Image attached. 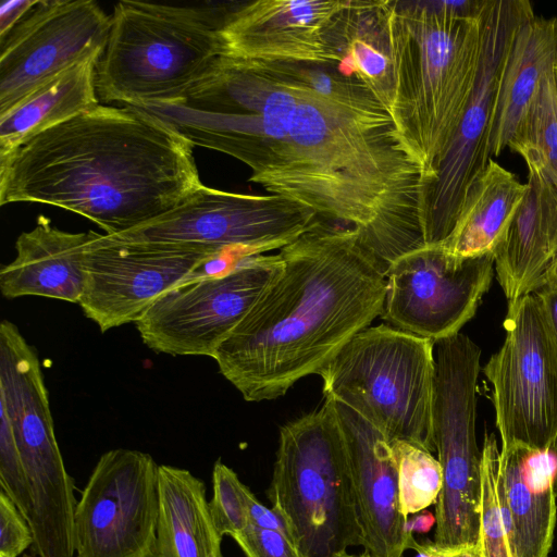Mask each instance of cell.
<instances>
[{
  "label": "cell",
  "mask_w": 557,
  "mask_h": 557,
  "mask_svg": "<svg viewBox=\"0 0 557 557\" xmlns=\"http://www.w3.org/2000/svg\"><path fill=\"white\" fill-rule=\"evenodd\" d=\"M201 147L319 218L358 228L388 264L424 244L421 168L384 107H352L296 89L222 55L185 95Z\"/></svg>",
  "instance_id": "obj_1"
},
{
  "label": "cell",
  "mask_w": 557,
  "mask_h": 557,
  "mask_svg": "<svg viewBox=\"0 0 557 557\" xmlns=\"http://www.w3.org/2000/svg\"><path fill=\"white\" fill-rule=\"evenodd\" d=\"M278 253L281 268L213 357L247 401L319 374L385 298V267L356 227L318 218Z\"/></svg>",
  "instance_id": "obj_2"
},
{
  "label": "cell",
  "mask_w": 557,
  "mask_h": 557,
  "mask_svg": "<svg viewBox=\"0 0 557 557\" xmlns=\"http://www.w3.org/2000/svg\"><path fill=\"white\" fill-rule=\"evenodd\" d=\"M193 147L143 109L98 104L0 159V205L55 206L116 235L166 213L203 185Z\"/></svg>",
  "instance_id": "obj_3"
},
{
  "label": "cell",
  "mask_w": 557,
  "mask_h": 557,
  "mask_svg": "<svg viewBox=\"0 0 557 557\" xmlns=\"http://www.w3.org/2000/svg\"><path fill=\"white\" fill-rule=\"evenodd\" d=\"M486 3L387 0L391 116L421 168L426 191L474 86Z\"/></svg>",
  "instance_id": "obj_4"
},
{
  "label": "cell",
  "mask_w": 557,
  "mask_h": 557,
  "mask_svg": "<svg viewBox=\"0 0 557 557\" xmlns=\"http://www.w3.org/2000/svg\"><path fill=\"white\" fill-rule=\"evenodd\" d=\"M228 10L123 0L97 64L100 100L147 107L181 100L224 54Z\"/></svg>",
  "instance_id": "obj_5"
},
{
  "label": "cell",
  "mask_w": 557,
  "mask_h": 557,
  "mask_svg": "<svg viewBox=\"0 0 557 557\" xmlns=\"http://www.w3.org/2000/svg\"><path fill=\"white\" fill-rule=\"evenodd\" d=\"M267 495L301 557H341L349 546H362L332 398L281 428Z\"/></svg>",
  "instance_id": "obj_6"
},
{
  "label": "cell",
  "mask_w": 557,
  "mask_h": 557,
  "mask_svg": "<svg viewBox=\"0 0 557 557\" xmlns=\"http://www.w3.org/2000/svg\"><path fill=\"white\" fill-rule=\"evenodd\" d=\"M432 339L381 324L355 335L319 372L324 398L359 413L389 443L434 451Z\"/></svg>",
  "instance_id": "obj_7"
},
{
  "label": "cell",
  "mask_w": 557,
  "mask_h": 557,
  "mask_svg": "<svg viewBox=\"0 0 557 557\" xmlns=\"http://www.w3.org/2000/svg\"><path fill=\"white\" fill-rule=\"evenodd\" d=\"M433 442L443 483L435 503L434 542L476 546L480 531L481 451L475 438L480 347L465 334L434 344Z\"/></svg>",
  "instance_id": "obj_8"
},
{
  "label": "cell",
  "mask_w": 557,
  "mask_h": 557,
  "mask_svg": "<svg viewBox=\"0 0 557 557\" xmlns=\"http://www.w3.org/2000/svg\"><path fill=\"white\" fill-rule=\"evenodd\" d=\"M319 216L277 195H250L201 185L183 202L129 231L120 243L172 246L216 259L263 255L296 239Z\"/></svg>",
  "instance_id": "obj_9"
},
{
  "label": "cell",
  "mask_w": 557,
  "mask_h": 557,
  "mask_svg": "<svg viewBox=\"0 0 557 557\" xmlns=\"http://www.w3.org/2000/svg\"><path fill=\"white\" fill-rule=\"evenodd\" d=\"M534 15L527 0H487L474 86L426 191L424 244H441L450 235L469 188L492 159L490 141L502 76L519 29Z\"/></svg>",
  "instance_id": "obj_10"
},
{
  "label": "cell",
  "mask_w": 557,
  "mask_h": 557,
  "mask_svg": "<svg viewBox=\"0 0 557 557\" xmlns=\"http://www.w3.org/2000/svg\"><path fill=\"white\" fill-rule=\"evenodd\" d=\"M505 341L483 368L502 447L550 449L557 436V339L537 296L508 302Z\"/></svg>",
  "instance_id": "obj_11"
},
{
  "label": "cell",
  "mask_w": 557,
  "mask_h": 557,
  "mask_svg": "<svg viewBox=\"0 0 557 557\" xmlns=\"http://www.w3.org/2000/svg\"><path fill=\"white\" fill-rule=\"evenodd\" d=\"M281 263L278 252L244 256L221 271L181 283L135 322L143 342L156 352L213 358Z\"/></svg>",
  "instance_id": "obj_12"
},
{
  "label": "cell",
  "mask_w": 557,
  "mask_h": 557,
  "mask_svg": "<svg viewBox=\"0 0 557 557\" xmlns=\"http://www.w3.org/2000/svg\"><path fill=\"white\" fill-rule=\"evenodd\" d=\"M493 270L494 255L462 258L442 243L423 244L386 267L380 317L433 342L454 336L475 314Z\"/></svg>",
  "instance_id": "obj_13"
},
{
  "label": "cell",
  "mask_w": 557,
  "mask_h": 557,
  "mask_svg": "<svg viewBox=\"0 0 557 557\" xmlns=\"http://www.w3.org/2000/svg\"><path fill=\"white\" fill-rule=\"evenodd\" d=\"M159 508V465L153 458L135 449L108 450L76 505V557H152Z\"/></svg>",
  "instance_id": "obj_14"
},
{
  "label": "cell",
  "mask_w": 557,
  "mask_h": 557,
  "mask_svg": "<svg viewBox=\"0 0 557 557\" xmlns=\"http://www.w3.org/2000/svg\"><path fill=\"white\" fill-rule=\"evenodd\" d=\"M111 25L92 0H39L0 39V115L76 63L101 57Z\"/></svg>",
  "instance_id": "obj_15"
},
{
  "label": "cell",
  "mask_w": 557,
  "mask_h": 557,
  "mask_svg": "<svg viewBox=\"0 0 557 557\" xmlns=\"http://www.w3.org/2000/svg\"><path fill=\"white\" fill-rule=\"evenodd\" d=\"M215 260L201 251L120 243L96 233L86 246V284L78 305L102 333L135 323L160 296L202 274L199 270Z\"/></svg>",
  "instance_id": "obj_16"
},
{
  "label": "cell",
  "mask_w": 557,
  "mask_h": 557,
  "mask_svg": "<svg viewBox=\"0 0 557 557\" xmlns=\"http://www.w3.org/2000/svg\"><path fill=\"white\" fill-rule=\"evenodd\" d=\"M346 0H257L228 10L224 54L252 62L338 66L335 27Z\"/></svg>",
  "instance_id": "obj_17"
},
{
  "label": "cell",
  "mask_w": 557,
  "mask_h": 557,
  "mask_svg": "<svg viewBox=\"0 0 557 557\" xmlns=\"http://www.w3.org/2000/svg\"><path fill=\"white\" fill-rule=\"evenodd\" d=\"M0 408L8 414L29 494L50 499L73 483L55 438L37 352L9 320L0 324Z\"/></svg>",
  "instance_id": "obj_18"
},
{
  "label": "cell",
  "mask_w": 557,
  "mask_h": 557,
  "mask_svg": "<svg viewBox=\"0 0 557 557\" xmlns=\"http://www.w3.org/2000/svg\"><path fill=\"white\" fill-rule=\"evenodd\" d=\"M334 403L346 444L362 547L374 557H403L417 541L407 532L391 443L351 408Z\"/></svg>",
  "instance_id": "obj_19"
},
{
  "label": "cell",
  "mask_w": 557,
  "mask_h": 557,
  "mask_svg": "<svg viewBox=\"0 0 557 557\" xmlns=\"http://www.w3.org/2000/svg\"><path fill=\"white\" fill-rule=\"evenodd\" d=\"M527 191L494 253L497 281L508 300L545 286L557 260V187L527 164Z\"/></svg>",
  "instance_id": "obj_20"
},
{
  "label": "cell",
  "mask_w": 557,
  "mask_h": 557,
  "mask_svg": "<svg viewBox=\"0 0 557 557\" xmlns=\"http://www.w3.org/2000/svg\"><path fill=\"white\" fill-rule=\"evenodd\" d=\"M96 232L70 233L39 215L15 242L14 260L0 270L7 299L41 296L78 304L86 284L85 251Z\"/></svg>",
  "instance_id": "obj_21"
},
{
  "label": "cell",
  "mask_w": 557,
  "mask_h": 557,
  "mask_svg": "<svg viewBox=\"0 0 557 557\" xmlns=\"http://www.w3.org/2000/svg\"><path fill=\"white\" fill-rule=\"evenodd\" d=\"M552 449L513 444L499 450V487L515 557H548L557 520Z\"/></svg>",
  "instance_id": "obj_22"
},
{
  "label": "cell",
  "mask_w": 557,
  "mask_h": 557,
  "mask_svg": "<svg viewBox=\"0 0 557 557\" xmlns=\"http://www.w3.org/2000/svg\"><path fill=\"white\" fill-rule=\"evenodd\" d=\"M557 64V17L533 16L519 29L509 53L494 111L490 151L508 146L543 77Z\"/></svg>",
  "instance_id": "obj_23"
},
{
  "label": "cell",
  "mask_w": 557,
  "mask_h": 557,
  "mask_svg": "<svg viewBox=\"0 0 557 557\" xmlns=\"http://www.w3.org/2000/svg\"><path fill=\"white\" fill-rule=\"evenodd\" d=\"M159 492L152 557H223V536L213 523L203 481L186 469L159 465Z\"/></svg>",
  "instance_id": "obj_24"
},
{
  "label": "cell",
  "mask_w": 557,
  "mask_h": 557,
  "mask_svg": "<svg viewBox=\"0 0 557 557\" xmlns=\"http://www.w3.org/2000/svg\"><path fill=\"white\" fill-rule=\"evenodd\" d=\"M100 58L76 63L0 115V159L42 132L99 104L96 71Z\"/></svg>",
  "instance_id": "obj_25"
},
{
  "label": "cell",
  "mask_w": 557,
  "mask_h": 557,
  "mask_svg": "<svg viewBox=\"0 0 557 557\" xmlns=\"http://www.w3.org/2000/svg\"><path fill=\"white\" fill-rule=\"evenodd\" d=\"M510 171L491 159L469 188L450 235L442 244L458 257L494 255L527 191Z\"/></svg>",
  "instance_id": "obj_26"
},
{
  "label": "cell",
  "mask_w": 557,
  "mask_h": 557,
  "mask_svg": "<svg viewBox=\"0 0 557 557\" xmlns=\"http://www.w3.org/2000/svg\"><path fill=\"white\" fill-rule=\"evenodd\" d=\"M387 0H347L337 21L341 72L362 82L391 114L393 70L386 26Z\"/></svg>",
  "instance_id": "obj_27"
},
{
  "label": "cell",
  "mask_w": 557,
  "mask_h": 557,
  "mask_svg": "<svg viewBox=\"0 0 557 557\" xmlns=\"http://www.w3.org/2000/svg\"><path fill=\"white\" fill-rule=\"evenodd\" d=\"M507 148L534 164L557 187V86L543 77Z\"/></svg>",
  "instance_id": "obj_28"
},
{
  "label": "cell",
  "mask_w": 557,
  "mask_h": 557,
  "mask_svg": "<svg viewBox=\"0 0 557 557\" xmlns=\"http://www.w3.org/2000/svg\"><path fill=\"white\" fill-rule=\"evenodd\" d=\"M247 62L271 81L330 101L352 107H384L362 82L344 74L335 65L299 62Z\"/></svg>",
  "instance_id": "obj_29"
},
{
  "label": "cell",
  "mask_w": 557,
  "mask_h": 557,
  "mask_svg": "<svg viewBox=\"0 0 557 557\" xmlns=\"http://www.w3.org/2000/svg\"><path fill=\"white\" fill-rule=\"evenodd\" d=\"M478 548L481 557H515L511 527L499 487V449L484 434L481 450V502Z\"/></svg>",
  "instance_id": "obj_30"
},
{
  "label": "cell",
  "mask_w": 557,
  "mask_h": 557,
  "mask_svg": "<svg viewBox=\"0 0 557 557\" xmlns=\"http://www.w3.org/2000/svg\"><path fill=\"white\" fill-rule=\"evenodd\" d=\"M391 446L398 472L400 506L408 518L436 503L443 483L442 468L425 448L404 441Z\"/></svg>",
  "instance_id": "obj_31"
},
{
  "label": "cell",
  "mask_w": 557,
  "mask_h": 557,
  "mask_svg": "<svg viewBox=\"0 0 557 557\" xmlns=\"http://www.w3.org/2000/svg\"><path fill=\"white\" fill-rule=\"evenodd\" d=\"M212 487L209 509L213 523L222 536L234 537L249 525L246 485L234 470L219 459L213 466Z\"/></svg>",
  "instance_id": "obj_32"
},
{
  "label": "cell",
  "mask_w": 557,
  "mask_h": 557,
  "mask_svg": "<svg viewBox=\"0 0 557 557\" xmlns=\"http://www.w3.org/2000/svg\"><path fill=\"white\" fill-rule=\"evenodd\" d=\"M0 487L28 522L30 500L24 466L12 425L3 408H0Z\"/></svg>",
  "instance_id": "obj_33"
},
{
  "label": "cell",
  "mask_w": 557,
  "mask_h": 557,
  "mask_svg": "<svg viewBox=\"0 0 557 557\" xmlns=\"http://www.w3.org/2000/svg\"><path fill=\"white\" fill-rule=\"evenodd\" d=\"M32 529L11 498L0 490V557H18L33 546Z\"/></svg>",
  "instance_id": "obj_34"
},
{
  "label": "cell",
  "mask_w": 557,
  "mask_h": 557,
  "mask_svg": "<svg viewBox=\"0 0 557 557\" xmlns=\"http://www.w3.org/2000/svg\"><path fill=\"white\" fill-rule=\"evenodd\" d=\"M246 557H301L284 533L249 524L233 537Z\"/></svg>",
  "instance_id": "obj_35"
},
{
  "label": "cell",
  "mask_w": 557,
  "mask_h": 557,
  "mask_svg": "<svg viewBox=\"0 0 557 557\" xmlns=\"http://www.w3.org/2000/svg\"><path fill=\"white\" fill-rule=\"evenodd\" d=\"M245 499L249 524L263 529L275 530L289 537L283 519L271 507L268 508L260 503L248 486L245 488Z\"/></svg>",
  "instance_id": "obj_36"
},
{
  "label": "cell",
  "mask_w": 557,
  "mask_h": 557,
  "mask_svg": "<svg viewBox=\"0 0 557 557\" xmlns=\"http://www.w3.org/2000/svg\"><path fill=\"white\" fill-rule=\"evenodd\" d=\"M39 2V0H9L0 7V39Z\"/></svg>",
  "instance_id": "obj_37"
},
{
  "label": "cell",
  "mask_w": 557,
  "mask_h": 557,
  "mask_svg": "<svg viewBox=\"0 0 557 557\" xmlns=\"http://www.w3.org/2000/svg\"><path fill=\"white\" fill-rule=\"evenodd\" d=\"M473 546H442L435 542L418 543L412 549L417 552L416 557H459Z\"/></svg>",
  "instance_id": "obj_38"
},
{
  "label": "cell",
  "mask_w": 557,
  "mask_h": 557,
  "mask_svg": "<svg viewBox=\"0 0 557 557\" xmlns=\"http://www.w3.org/2000/svg\"><path fill=\"white\" fill-rule=\"evenodd\" d=\"M534 294L537 296L548 324L557 339V288L543 286Z\"/></svg>",
  "instance_id": "obj_39"
},
{
  "label": "cell",
  "mask_w": 557,
  "mask_h": 557,
  "mask_svg": "<svg viewBox=\"0 0 557 557\" xmlns=\"http://www.w3.org/2000/svg\"><path fill=\"white\" fill-rule=\"evenodd\" d=\"M435 515L429 511H420L407 518V532L410 535L413 533H426L435 525Z\"/></svg>",
  "instance_id": "obj_40"
},
{
  "label": "cell",
  "mask_w": 557,
  "mask_h": 557,
  "mask_svg": "<svg viewBox=\"0 0 557 557\" xmlns=\"http://www.w3.org/2000/svg\"><path fill=\"white\" fill-rule=\"evenodd\" d=\"M545 286H550L557 288V260L548 274Z\"/></svg>",
  "instance_id": "obj_41"
},
{
  "label": "cell",
  "mask_w": 557,
  "mask_h": 557,
  "mask_svg": "<svg viewBox=\"0 0 557 557\" xmlns=\"http://www.w3.org/2000/svg\"><path fill=\"white\" fill-rule=\"evenodd\" d=\"M459 557H481L478 545L469 548L463 554H461Z\"/></svg>",
  "instance_id": "obj_42"
},
{
  "label": "cell",
  "mask_w": 557,
  "mask_h": 557,
  "mask_svg": "<svg viewBox=\"0 0 557 557\" xmlns=\"http://www.w3.org/2000/svg\"><path fill=\"white\" fill-rule=\"evenodd\" d=\"M550 449L554 451V454L556 456V460H557V436H556ZM554 490H555V493L557 496V467H556V472H555V478H554Z\"/></svg>",
  "instance_id": "obj_43"
},
{
  "label": "cell",
  "mask_w": 557,
  "mask_h": 557,
  "mask_svg": "<svg viewBox=\"0 0 557 557\" xmlns=\"http://www.w3.org/2000/svg\"><path fill=\"white\" fill-rule=\"evenodd\" d=\"M358 557H374V556L369 554L368 552L363 550V553L361 555H359Z\"/></svg>",
  "instance_id": "obj_44"
},
{
  "label": "cell",
  "mask_w": 557,
  "mask_h": 557,
  "mask_svg": "<svg viewBox=\"0 0 557 557\" xmlns=\"http://www.w3.org/2000/svg\"><path fill=\"white\" fill-rule=\"evenodd\" d=\"M554 75H555V81H556V86H557V64L554 67Z\"/></svg>",
  "instance_id": "obj_45"
},
{
  "label": "cell",
  "mask_w": 557,
  "mask_h": 557,
  "mask_svg": "<svg viewBox=\"0 0 557 557\" xmlns=\"http://www.w3.org/2000/svg\"><path fill=\"white\" fill-rule=\"evenodd\" d=\"M341 557H358V556L350 555V554H345V555H343V556H341Z\"/></svg>",
  "instance_id": "obj_46"
},
{
  "label": "cell",
  "mask_w": 557,
  "mask_h": 557,
  "mask_svg": "<svg viewBox=\"0 0 557 557\" xmlns=\"http://www.w3.org/2000/svg\"><path fill=\"white\" fill-rule=\"evenodd\" d=\"M24 557H32V556H27V555H25Z\"/></svg>",
  "instance_id": "obj_47"
}]
</instances>
